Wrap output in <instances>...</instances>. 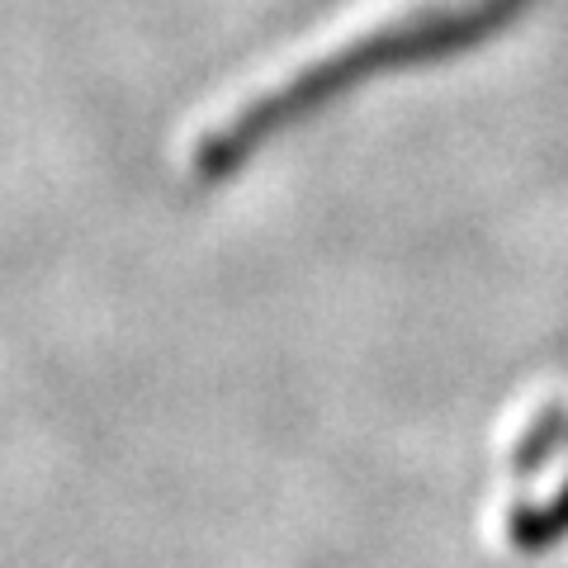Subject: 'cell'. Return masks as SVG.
<instances>
[{
  "label": "cell",
  "instance_id": "7a4b0ae2",
  "mask_svg": "<svg viewBox=\"0 0 568 568\" xmlns=\"http://www.w3.org/2000/svg\"><path fill=\"white\" fill-rule=\"evenodd\" d=\"M484 526L507 555H536L568 530V384H536L507 407Z\"/></svg>",
  "mask_w": 568,
  "mask_h": 568
},
{
  "label": "cell",
  "instance_id": "6da1fadb",
  "mask_svg": "<svg viewBox=\"0 0 568 568\" xmlns=\"http://www.w3.org/2000/svg\"><path fill=\"white\" fill-rule=\"evenodd\" d=\"M526 0H346L290 43L261 52L194 104L171 138L181 181L233 175L261 142L284 133L369 71L426 62L503 29Z\"/></svg>",
  "mask_w": 568,
  "mask_h": 568
}]
</instances>
